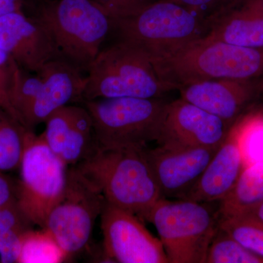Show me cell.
<instances>
[{
	"label": "cell",
	"mask_w": 263,
	"mask_h": 263,
	"mask_svg": "<svg viewBox=\"0 0 263 263\" xmlns=\"http://www.w3.org/2000/svg\"><path fill=\"white\" fill-rule=\"evenodd\" d=\"M231 127L220 118L179 98L167 103L157 143L169 148H218Z\"/></svg>",
	"instance_id": "cell-12"
},
{
	"label": "cell",
	"mask_w": 263,
	"mask_h": 263,
	"mask_svg": "<svg viewBox=\"0 0 263 263\" xmlns=\"http://www.w3.org/2000/svg\"><path fill=\"white\" fill-rule=\"evenodd\" d=\"M12 61L11 57L0 48V108L14 118L8 100Z\"/></svg>",
	"instance_id": "cell-28"
},
{
	"label": "cell",
	"mask_w": 263,
	"mask_h": 263,
	"mask_svg": "<svg viewBox=\"0 0 263 263\" xmlns=\"http://www.w3.org/2000/svg\"><path fill=\"white\" fill-rule=\"evenodd\" d=\"M205 263H263V257L245 248L219 228L208 249Z\"/></svg>",
	"instance_id": "cell-25"
},
{
	"label": "cell",
	"mask_w": 263,
	"mask_h": 263,
	"mask_svg": "<svg viewBox=\"0 0 263 263\" xmlns=\"http://www.w3.org/2000/svg\"><path fill=\"white\" fill-rule=\"evenodd\" d=\"M206 37L263 49V0H247L231 10L214 23Z\"/></svg>",
	"instance_id": "cell-17"
},
{
	"label": "cell",
	"mask_w": 263,
	"mask_h": 263,
	"mask_svg": "<svg viewBox=\"0 0 263 263\" xmlns=\"http://www.w3.org/2000/svg\"><path fill=\"white\" fill-rule=\"evenodd\" d=\"M23 0H0V18L15 12H23Z\"/></svg>",
	"instance_id": "cell-30"
},
{
	"label": "cell",
	"mask_w": 263,
	"mask_h": 263,
	"mask_svg": "<svg viewBox=\"0 0 263 263\" xmlns=\"http://www.w3.org/2000/svg\"><path fill=\"white\" fill-rule=\"evenodd\" d=\"M213 24L173 0H155L133 16L114 20L119 41L162 56L206 37Z\"/></svg>",
	"instance_id": "cell-5"
},
{
	"label": "cell",
	"mask_w": 263,
	"mask_h": 263,
	"mask_svg": "<svg viewBox=\"0 0 263 263\" xmlns=\"http://www.w3.org/2000/svg\"><path fill=\"white\" fill-rule=\"evenodd\" d=\"M29 129L0 109V172L20 168Z\"/></svg>",
	"instance_id": "cell-21"
},
{
	"label": "cell",
	"mask_w": 263,
	"mask_h": 263,
	"mask_svg": "<svg viewBox=\"0 0 263 263\" xmlns=\"http://www.w3.org/2000/svg\"><path fill=\"white\" fill-rule=\"evenodd\" d=\"M104 255L119 263H170L160 238L143 220L106 201L100 214Z\"/></svg>",
	"instance_id": "cell-11"
},
{
	"label": "cell",
	"mask_w": 263,
	"mask_h": 263,
	"mask_svg": "<svg viewBox=\"0 0 263 263\" xmlns=\"http://www.w3.org/2000/svg\"><path fill=\"white\" fill-rule=\"evenodd\" d=\"M17 180L0 172V206L16 200Z\"/></svg>",
	"instance_id": "cell-29"
},
{
	"label": "cell",
	"mask_w": 263,
	"mask_h": 263,
	"mask_svg": "<svg viewBox=\"0 0 263 263\" xmlns=\"http://www.w3.org/2000/svg\"><path fill=\"white\" fill-rule=\"evenodd\" d=\"M243 165L233 128L195 186L181 200L212 203L226 198L239 178Z\"/></svg>",
	"instance_id": "cell-16"
},
{
	"label": "cell",
	"mask_w": 263,
	"mask_h": 263,
	"mask_svg": "<svg viewBox=\"0 0 263 263\" xmlns=\"http://www.w3.org/2000/svg\"><path fill=\"white\" fill-rule=\"evenodd\" d=\"M0 48L21 67L34 73L48 62L60 59L46 29L23 12L0 18Z\"/></svg>",
	"instance_id": "cell-15"
},
{
	"label": "cell",
	"mask_w": 263,
	"mask_h": 263,
	"mask_svg": "<svg viewBox=\"0 0 263 263\" xmlns=\"http://www.w3.org/2000/svg\"><path fill=\"white\" fill-rule=\"evenodd\" d=\"M209 203L162 198L146 220L155 226L170 263H205L219 228V216Z\"/></svg>",
	"instance_id": "cell-7"
},
{
	"label": "cell",
	"mask_w": 263,
	"mask_h": 263,
	"mask_svg": "<svg viewBox=\"0 0 263 263\" xmlns=\"http://www.w3.org/2000/svg\"><path fill=\"white\" fill-rule=\"evenodd\" d=\"M151 60L160 80L173 90L199 81L263 76V49L206 37Z\"/></svg>",
	"instance_id": "cell-2"
},
{
	"label": "cell",
	"mask_w": 263,
	"mask_h": 263,
	"mask_svg": "<svg viewBox=\"0 0 263 263\" xmlns=\"http://www.w3.org/2000/svg\"><path fill=\"white\" fill-rule=\"evenodd\" d=\"M263 203V162L243 167L230 193L219 202L218 216L252 214Z\"/></svg>",
	"instance_id": "cell-18"
},
{
	"label": "cell",
	"mask_w": 263,
	"mask_h": 263,
	"mask_svg": "<svg viewBox=\"0 0 263 263\" xmlns=\"http://www.w3.org/2000/svg\"><path fill=\"white\" fill-rule=\"evenodd\" d=\"M34 19L46 29L60 60L88 72L114 19L94 0H42Z\"/></svg>",
	"instance_id": "cell-3"
},
{
	"label": "cell",
	"mask_w": 263,
	"mask_h": 263,
	"mask_svg": "<svg viewBox=\"0 0 263 263\" xmlns=\"http://www.w3.org/2000/svg\"><path fill=\"white\" fill-rule=\"evenodd\" d=\"M97 146L92 118L85 107H74L60 158L67 166L84 160Z\"/></svg>",
	"instance_id": "cell-20"
},
{
	"label": "cell",
	"mask_w": 263,
	"mask_h": 263,
	"mask_svg": "<svg viewBox=\"0 0 263 263\" xmlns=\"http://www.w3.org/2000/svg\"><path fill=\"white\" fill-rule=\"evenodd\" d=\"M67 167L48 147L42 134L27 131L16 200L33 224L46 226L50 212L65 192Z\"/></svg>",
	"instance_id": "cell-9"
},
{
	"label": "cell",
	"mask_w": 263,
	"mask_h": 263,
	"mask_svg": "<svg viewBox=\"0 0 263 263\" xmlns=\"http://www.w3.org/2000/svg\"><path fill=\"white\" fill-rule=\"evenodd\" d=\"M243 165L263 162V110L254 108L232 126Z\"/></svg>",
	"instance_id": "cell-22"
},
{
	"label": "cell",
	"mask_w": 263,
	"mask_h": 263,
	"mask_svg": "<svg viewBox=\"0 0 263 263\" xmlns=\"http://www.w3.org/2000/svg\"><path fill=\"white\" fill-rule=\"evenodd\" d=\"M261 98H262V100H263V77H262V94H261ZM262 109V110H263V108Z\"/></svg>",
	"instance_id": "cell-32"
},
{
	"label": "cell",
	"mask_w": 263,
	"mask_h": 263,
	"mask_svg": "<svg viewBox=\"0 0 263 263\" xmlns=\"http://www.w3.org/2000/svg\"><path fill=\"white\" fill-rule=\"evenodd\" d=\"M86 76L60 59L43 66L35 76L22 70L15 77L12 98L20 110L22 125L33 130L57 110L73 102H83Z\"/></svg>",
	"instance_id": "cell-8"
},
{
	"label": "cell",
	"mask_w": 263,
	"mask_h": 263,
	"mask_svg": "<svg viewBox=\"0 0 263 263\" xmlns=\"http://www.w3.org/2000/svg\"><path fill=\"white\" fill-rule=\"evenodd\" d=\"M182 5L214 25L221 17L247 0H173Z\"/></svg>",
	"instance_id": "cell-26"
},
{
	"label": "cell",
	"mask_w": 263,
	"mask_h": 263,
	"mask_svg": "<svg viewBox=\"0 0 263 263\" xmlns=\"http://www.w3.org/2000/svg\"><path fill=\"white\" fill-rule=\"evenodd\" d=\"M0 109H1V108H0Z\"/></svg>",
	"instance_id": "cell-33"
},
{
	"label": "cell",
	"mask_w": 263,
	"mask_h": 263,
	"mask_svg": "<svg viewBox=\"0 0 263 263\" xmlns=\"http://www.w3.org/2000/svg\"><path fill=\"white\" fill-rule=\"evenodd\" d=\"M114 20L133 16L155 0H94Z\"/></svg>",
	"instance_id": "cell-27"
},
{
	"label": "cell",
	"mask_w": 263,
	"mask_h": 263,
	"mask_svg": "<svg viewBox=\"0 0 263 263\" xmlns=\"http://www.w3.org/2000/svg\"><path fill=\"white\" fill-rule=\"evenodd\" d=\"M219 228L245 248L263 257V222L253 214L219 218Z\"/></svg>",
	"instance_id": "cell-24"
},
{
	"label": "cell",
	"mask_w": 263,
	"mask_h": 263,
	"mask_svg": "<svg viewBox=\"0 0 263 263\" xmlns=\"http://www.w3.org/2000/svg\"><path fill=\"white\" fill-rule=\"evenodd\" d=\"M83 102L103 98H163L172 91L160 80L146 52L118 41L90 66Z\"/></svg>",
	"instance_id": "cell-4"
},
{
	"label": "cell",
	"mask_w": 263,
	"mask_h": 263,
	"mask_svg": "<svg viewBox=\"0 0 263 263\" xmlns=\"http://www.w3.org/2000/svg\"><path fill=\"white\" fill-rule=\"evenodd\" d=\"M146 148L97 145L89 155L73 166L98 189L105 201L146 221L155 204L163 198Z\"/></svg>",
	"instance_id": "cell-1"
},
{
	"label": "cell",
	"mask_w": 263,
	"mask_h": 263,
	"mask_svg": "<svg viewBox=\"0 0 263 263\" xmlns=\"http://www.w3.org/2000/svg\"><path fill=\"white\" fill-rule=\"evenodd\" d=\"M262 77L193 83L180 88V98L220 118L232 127L261 98Z\"/></svg>",
	"instance_id": "cell-13"
},
{
	"label": "cell",
	"mask_w": 263,
	"mask_h": 263,
	"mask_svg": "<svg viewBox=\"0 0 263 263\" xmlns=\"http://www.w3.org/2000/svg\"><path fill=\"white\" fill-rule=\"evenodd\" d=\"M68 256L46 228L31 230L22 239L18 263H60Z\"/></svg>",
	"instance_id": "cell-23"
},
{
	"label": "cell",
	"mask_w": 263,
	"mask_h": 263,
	"mask_svg": "<svg viewBox=\"0 0 263 263\" xmlns=\"http://www.w3.org/2000/svg\"><path fill=\"white\" fill-rule=\"evenodd\" d=\"M105 202L98 189L70 166L65 192L50 212L44 228L68 257L87 245Z\"/></svg>",
	"instance_id": "cell-10"
},
{
	"label": "cell",
	"mask_w": 263,
	"mask_h": 263,
	"mask_svg": "<svg viewBox=\"0 0 263 263\" xmlns=\"http://www.w3.org/2000/svg\"><path fill=\"white\" fill-rule=\"evenodd\" d=\"M256 217L258 218L259 220L263 222V203L261 204L260 205L254 212H252Z\"/></svg>",
	"instance_id": "cell-31"
},
{
	"label": "cell",
	"mask_w": 263,
	"mask_h": 263,
	"mask_svg": "<svg viewBox=\"0 0 263 263\" xmlns=\"http://www.w3.org/2000/svg\"><path fill=\"white\" fill-rule=\"evenodd\" d=\"M92 118L97 145L146 148L157 141L166 107L163 98H103L85 101Z\"/></svg>",
	"instance_id": "cell-6"
},
{
	"label": "cell",
	"mask_w": 263,
	"mask_h": 263,
	"mask_svg": "<svg viewBox=\"0 0 263 263\" xmlns=\"http://www.w3.org/2000/svg\"><path fill=\"white\" fill-rule=\"evenodd\" d=\"M218 148L145 149L164 198L181 200L195 186Z\"/></svg>",
	"instance_id": "cell-14"
},
{
	"label": "cell",
	"mask_w": 263,
	"mask_h": 263,
	"mask_svg": "<svg viewBox=\"0 0 263 263\" xmlns=\"http://www.w3.org/2000/svg\"><path fill=\"white\" fill-rule=\"evenodd\" d=\"M33 226L16 200L0 206V262L18 263L24 235Z\"/></svg>",
	"instance_id": "cell-19"
}]
</instances>
